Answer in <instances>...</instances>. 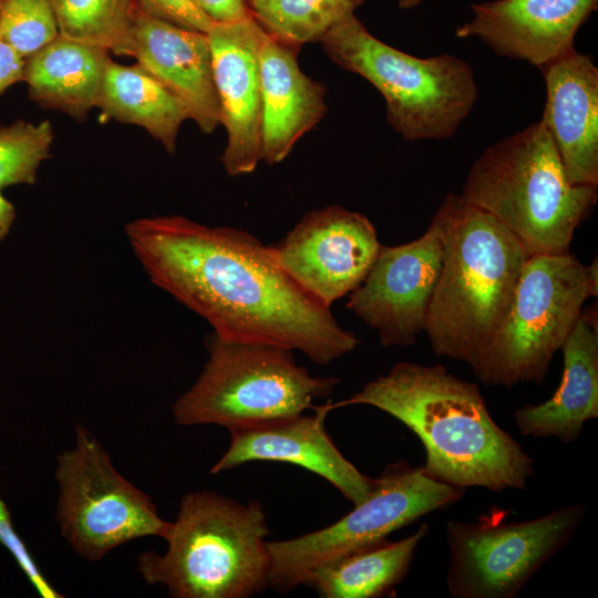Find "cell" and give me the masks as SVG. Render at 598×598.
<instances>
[{
    "instance_id": "6da1fadb",
    "label": "cell",
    "mask_w": 598,
    "mask_h": 598,
    "mask_svg": "<svg viewBox=\"0 0 598 598\" xmlns=\"http://www.w3.org/2000/svg\"><path fill=\"white\" fill-rule=\"evenodd\" d=\"M124 231L150 280L223 340L297 350L318 364L359 344L283 269L272 246L245 230L173 215L132 220Z\"/></svg>"
},
{
    "instance_id": "7a4b0ae2",
    "label": "cell",
    "mask_w": 598,
    "mask_h": 598,
    "mask_svg": "<svg viewBox=\"0 0 598 598\" xmlns=\"http://www.w3.org/2000/svg\"><path fill=\"white\" fill-rule=\"evenodd\" d=\"M370 405L410 429L425 450L424 472L458 488L525 489L533 457L492 417L475 383L441 364L399 362L351 396L329 401L330 412Z\"/></svg>"
},
{
    "instance_id": "3957f363",
    "label": "cell",
    "mask_w": 598,
    "mask_h": 598,
    "mask_svg": "<svg viewBox=\"0 0 598 598\" xmlns=\"http://www.w3.org/2000/svg\"><path fill=\"white\" fill-rule=\"evenodd\" d=\"M433 219L444 254L424 332L436 355L472 367L498 329L530 255L461 195L447 194Z\"/></svg>"
},
{
    "instance_id": "277c9868",
    "label": "cell",
    "mask_w": 598,
    "mask_h": 598,
    "mask_svg": "<svg viewBox=\"0 0 598 598\" xmlns=\"http://www.w3.org/2000/svg\"><path fill=\"white\" fill-rule=\"evenodd\" d=\"M461 197L489 213L533 255L569 252L597 203V187L571 185L540 120L487 146Z\"/></svg>"
},
{
    "instance_id": "5b68a950",
    "label": "cell",
    "mask_w": 598,
    "mask_h": 598,
    "mask_svg": "<svg viewBox=\"0 0 598 598\" xmlns=\"http://www.w3.org/2000/svg\"><path fill=\"white\" fill-rule=\"evenodd\" d=\"M268 535L260 503L187 493L171 522L166 553H142L137 570L175 598H248L268 586Z\"/></svg>"
},
{
    "instance_id": "8992f818",
    "label": "cell",
    "mask_w": 598,
    "mask_h": 598,
    "mask_svg": "<svg viewBox=\"0 0 598 598\" xmlns=\"http://www.w3.org/2000/svg\"><path fill=\"white\" fill-rule=\"evenodd\" d=\"M320 43L338 66L380 92L389 125L406 141L452 137L477 101L478 85L467 61L448 53H405L375 38L354 13Z\"/></svg>"
},
{
    "instance_id": "52a82bcc",
    "label": "cell",
    "mask_w": 598,
    "mask_h": 598,
    "mask_svg": "<svg viewBox=\"0 0 598 598\" xmlns=\"http://www.w3.org/2000/svg\"><path fill=\"white\" fill-rule=\"evenodd\" d=\"M208 359L195 383L173 405L183 426L216 424L228 431L303 413L331 394L339 379L315 377L290 349L228 341L212 333Z\"/></svg>"
},
{
    "instance_id": "ba28073f",
    "label": "cell",
    "mask_w": 598,
    "mask_h": 598,
    "mask_svg": "<svg viewBox=\"0 0 598 598\" xmlns=\"http://www.w3.org/2000/svg\"><path fill=\"white\" fill-rule=\"evenodd\" d=\"M597 281L596 260L585 266L570 252L530 256L498 329L471 367L474 374L507 389L543 383L586 300L597 296Z\"/></svg>"
},
{
    "instance_id": "9c48e42d",
    "label": "cell",
    "mask_w": 598,
    "mask_h": 598,
    "mask_svg": "<svg viewBox=\"0 0 598 598\" xmlns=\"http://www.w3.org/2000/svg\"><path fill=\"white\" fill-rule=\"evenodd\" d=\"M463 488L429 476L406 462L389 465L373 478L363 501L333 524L286 540L267 542L268 586L287 592L302 585L309 571L388 535L463 497Z\"/></svg>"
},
{
    "instance_id": "30bf717a",
    "label": "cell",
    "mask_w": 598,
    "mask_h": 598,
    "mask_svg": "<svg viewBox=\"0 0 598 598\" xmlns=\"http://www.w3.org/2000/svg\"><path fill=\"white\" fill-rule=\"evenodd\" d=\"M584 504L519 522L494 509L475 522L448 520L446 587L453 598H514L575 536Z\"/></svg>"
},
{
    "instance_id": "8fae6325",
    "label": "cell",
    "mask_w": 598,
    "mask_h": 598,
    "mask_svg": "<svg viewBox=\"0 0 598 598\" xmlns=\"http://www.w3.org/2000/svg\"><path fill=\"white\" fill-rule=\"evenodd\" d=\"M75 444L58 456L56 519L62 536L82 557L95 561L136 538L167 537L151 498L122 476L94 434L78 424Z\"/></svg>"
},
{
    "instance_id": "7c38bea8",
    "label": "cell",
    "mask_w": 598,
    "mask_h": 598,
    "mask_svg": "<svg viewBox=\"0 0 598 598\" xmlns=\"http://www.w3.org/2000/svg\"><path fill=\"white\" fill-rule=\"evenodd\" d=\"M443 240L432 218L410 243L382 246L347 308L374 329L384 347H410L424 332L443 262Z\"/></svg>"
},
{
    "instance_id": "4fadbf2b",
    "label": "cell",
    "mask_w": 598,
    "mask_h": 598,
    "mask_svg": "<svg viewBox=\"0 0 598 598\" xmlns=\"http://www.w3.org/2000/svg\"><path fill=\"white\" fill-rule=\"evenodd\" d=\"M380 247L372 221L338 205L307 213L272 246L283 269L329 308L363 281Z\"/></svg>"
},
{
    "instance_id": "5bb4252c",
    "label": "cell",
    "mask_w": 598,
    "mask_h": 598,
    "mask_svg": "<svg viewBox=\"0 0 598 598\" xmlns=\"http://www.w3.org/2000/svg\"><path fill=\"white\" fill-rule=\"evenodd\" d=\"M227 142L220 162L229 176L261 162L262 93L259 50L265 30L250 16L215 23L207 33Z\"/></svg>"
},
{
    "instance_id": "9a60e30c",
    "label": "cell",
    "mask_w": 598,
    "mask_h": 598,
    "mask_svg": "<svg viewBox=\"0 0 598 598\" xmlns=\"http://www.w3.org/2000/svg\"><path fill=\"white\" fill-rule=\"evenodd\" d=\"M598 0H492L473 3L472 18L455 29L495 54L538 69L575 49V38Z\"/></svg>"
},
{
    "instance_id": "2e32d148",
    "label": "cell",
    "mask_w": 598,
    "mask_h": 598,
    "mask_svg": "<svg viewBox=\"0 0 598 598\" xmlns=\"http://www.w3.org/2000/svg\"><path fill=\"white\" fill-rule=\"evenodd\" d=\"M313 414L271 421L229 431L227 451L210 468L218 474L249 462H279L300 466L334 486L353 505L369 494L373 478L360 472L336 446L326 430L329 401Z\"/></svg>"
},
{
    "instance_id": "e0dca14e",
    "label": "cell",
    "mask_w": 598,
    "mask_h": 598,
    "mask_svg": "<svg viewBox=\"0 0 598 598\" xmlns=\"http://www.w3.org/2000/svg\"><path fill=\"white\" fill-rule=\"evenodd\" d=\"M137 64L175 94L204 133L221 124L207 33L148 14L133 16V53Z\"/></svg>"
},
{
    "instance_id": "ac0fdd59",
    "label": "cell",
    "mask_w": 598,
    "mask_h": 598,
    "mask_svg": "<svg viewBox=\"0 0 598 598\" xmlns=\"http://www.w3.org/2000/svg\"><path fill=\"white\" fill-rule=\"evenodd\" d=\"M540 117L571 185L598 187V68L576 49L539 69Z\"/></svg>"
},
{
    "instance_id": "d6986e66",
    "label": "cell",
    "mask_w": 598,
    "mask_h": 598,
    "mask_svg": "<svg viewBox=\"0 0 598 598\" xmlns=\"http://www.w3.org/2000/svg\"><path fill=\"white\" fill-rule=\"evenodd\" d=\"M299 50L266 33L259 50L262 123L261 161L281 163L327 114V91L305 74Z\"/></svg>"
},
{
    "instance_id": "ffe728a7",
    "label": "cell",
    "mask_w": 598,
    "mask_h": 598,
    "mask_svg": "<svg viewBox=\"0 0 598 598\" xmlns=\"http://www.w3.org/2000/svg\"><path fill=\"white\" fill-rule=\"evenodd\" d=\"M596 310H582L560 350L561 381L555 393L538 404H525L513 417L524 436L578 440L585 423L598 417V327Z\"/></svg>"
},
{
    "instance_id": "44dd1931",
    "label": "cell",
    "mask_w": 598,
    "mask_h": 598,
    "mask_svg": "<svg viewBox=\"0 0 598 598\" xmlns=\"http://www.w3.org/2000/svg\"><path fill=\"white\" fill-rule=\"evenodd\" d=\"M109 51L60 34L25 60L23 81L43 107L83 120L97 105Z\"/></svg>"
},
{
    "instance_id": "7402d4cb",
    "label": "cell",
    "mask_w": 598,
    "mask_h": 598,
    "mask_svg": "<svg viewBox=\"0 0 598 598\" xmlns=\"http://www.w3.org/2000/svg\"><path fill=\"white\" fill-rule=\"evenodd\" d=\"M427 533L429 525L422 524L400 540L385 538L350 551L309 571L302 585L323 598H379L394 594Z\"/></svg>"
},
{
    "instance_id": "603a6c76",
    "label": "cell",
    "mask_w": 598,
    "mask_h": 598,
    "mask_svg": "<svg viewBox=\"0 0 598 598\" xmlns=\"http://www.w3.org/2000/svg\"><path fill=\"white\" fill-rule=\"evenodd\" d=\"M104 117L143 127L167 153L176 152L182 124L189 120L184 103L137 63L109 59L97 105Z\"/></svg>"
},
{
    "instance_id": "cb8c5ba5",
    "label": "cell",
    "mask_w": 598,
    "mask_h": 598,
    "mask_svg": "<svg viewBox=\"0 0 598 598\" xmlns=\"http://www.w3.org/2000/svg\"><path fill=\"white\" fill-rule=\"evenodd\" d=\"M49 1L61 37L132 56L134 0Z\"/></svg>"
},
{
    "instance_id": "d4e9b609",
    "label": "cell",
    "mask_w": 598,
    "mask_h": 598,
    "mask_svg": "<svg viewBox=\"0 0 598 598\" xmlns=\"http://www.w3.org/2000/svg\"><path fill=\"white\" fill-rule=\"evenodd\" d=\"M365 0H249L250 16L267 34L289 47L320 40Z\"/></svg>"
},
{
    "instance_id": "484cf974",
    "label": "cell",
    "mask_w": 598,
    "mask_h": 598,
    "mask_svg": "<svg viewBox=\"0 0 598 598\" xmlns=\"http://www.w3.org/2000/svg\"><path fill=\"white\" fill-rule=\"evenodd\" d=\"M53 128L49 121H17L0 127V188L31 185L41 163L50 157Z\"/></svg>"
},
{
    "instance_id": "4316f807",
    "label": "cell",
    "mask_w": 598,
    "mask_h": 598,
    "mask_svg": "<svg viewBox=\"0 0 598 598\" xmlns=\"http://www.w3.org/2000/svg\"><path fill=\"white\" fill-rule=\"evenodd\" d=\"M59 35L49 0H3L0 39L27 60Z\"/></svg>"
},
{
    "instance_id": "83f0119b",
    "label": "cell",
    "mask_w": 598,
    "mask_h": 598,
    "mask_svg": "<svg viewBox=\"0 0 598 598\" xmlns=\"http://www.w3.org/2000/svg\"><path fill=\"white\" fill-rule=\"evenodd\" d=\"M0 544L16 559L18 566L23 571L30 584L42 598H61L63 597L45 578L40 567L33 559L28 547L22 538L16 532L11 514L0 497Z\"/></svg>"
},
{
    "instance_id": "f1b7e54d",
    "label": "cell",
    "mask_w": 598,
    "mask_h": 598,
    "mask_svg": "<svg viewBox=\"0 0 598 598\" xmlns=\"http://www.w3.org/2000/svg\"><path fill=\"white\" fill-rule=\"evenodd\" d=\"M138 8L151 16L179 27L208 33L215 24L193 0H134Z\"/></svg>"
},
{
    "instance_id": "f546056e",
    "label": "cell",
    "mask_w": 598,
    "mask_h": 598,
    "mask_svg": "<svg viewBox=\"0 0 598 598\" xmlns=\"http://www.w3.org/2000/svg\"><path fill=\"white\" fill-rule=\"evenodd\" d=\"M214 23L237 21L250 17L249 0H193Z\"/></svg>"
},
{
    "instance_id": "4dcf8cb0",
    "label": "cell",
    "mask_w": 598,
    "mask_h": 598,
    "mask_svg": "<svg viewBox=\"0 0 598 598\" xmlns=\"http://www.w3.org/2000/svg\"><path fill=\"white\" fill-rule=\"evenodd\" d=\"M25 60L0 39V94L23 81Z\"/></svg>"
},
{
    "instance_id": "1f68e13d",
    "label": "cell",
    "mask_w": 598,
    "mask_h": 598,
    "mask_svg": "<svg viewBox=\"0 0 598 598\" xmlns=\"http://www.w3.org/2000/svg\"><path fill=\"white\" fill-rule=\"evenodd\" d=\"M14 219V206L2 195L0 188V241L9 234Z\"/></svg>"
},
{
    "instance_id": "d6a6232c",
    "label": "cell",
    "mask_w": 598,
    "mask_h": 598,
    "mask_svg": "<svg viewBox=\"0 0 598 598\" xmlns=\"http://www.w3.org/2000/svg\"><path fill=\"white\" fill-rule=\"evenodd\" d=\"M424 0H398L400 9L410 10L420 6Z\"/></svg>"
},
{
    "instance_id": "836d02e7",
    "label": "cell",
    "mask_w": 598,
    "mask_h": 598,
    "mask_svg": "<svg viewBox=\"0 0 598 598\" xmlns=\"http://www.w3.org/2000/svg\"><path fill=\"white\" fill-rule=\"evenodd\" d=\"M2 2H3V0H0V10H1Z\"/></svg>"
}]
</instances>
